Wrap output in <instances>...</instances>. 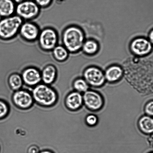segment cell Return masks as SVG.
<instances>
[{
    "label": "cell",
    "instance_id": "obj_1",
    "mask_svg": "<svg viewBox=\"0 0 153 153\" xmlns=\"http://www.w3.org/2000/svg\"><path fill=\"white\" fill-rule=\"evenodd\" d=\"M31 94L34 102L43 108H50L57 102V92L50 86L44 83H40L34 87Z\"/></svg>",
    "mask_w": 153,
    "mask_h": 153
},
{
    "label": "cell",
    "instance_id": "obj_2",
    "mask_svg": "<svg viewBox=\"0 0 153 153\" xmlns=\"http://www.w3.org/2000/svg\"><path fill=\"white\" fill-rule=\"evenodd\" d=\"M63 45L69 53H75L82 47L84 36L80 28L71 25L65 28L62 33Z\"/></svg>",
    "mask_w": 153,
    "mask_h": 153
},
{
    "label": "cell",
    "instance_id": "obj_3",
    "mask_svg": "<svg viewBox=\"0 0 153 153\" xmlns=\"http://www.w3.org/2000/svg\"><path fill=\"white\" fill-rule=\"evenodd\" d=\"M24 21L15 14L0 19V40L8 41L14 39L19 33Z\"/></svg>",
    "mask_w": 153,
    "mask_h": 153
},
{
    "label": "cell",
    "instance_id": "obj_4",
    "mask_svg": "<svg viewBox=\"0 0 153 153\" xmlns=\"http://www.w3.org/2000/svg\"><path fill=\"white\" fill-rule=\"evenodd\" d=\"M58 35L54 28L47 27L40 30L37 39L39 46L43 51H52L58 44Z\"/></svg>",
    "mask_w": 153,
    "mask_h": 153
},
{
    "label": "cell",
    "instance_id": "obj_5",
    "mask_svg": "<svg viewBox=\"0 0 153 153\" xmlns=\"http://www.w3.org/2000/svg\"><path fill=\"white\" fill-rule=\"evenodd\" d=\"M40 9L34 1L25 0L16 5L15 14L23 21H31L38 17Z\"/></svg>",
    "mask_w": 153,
    "mask_h": 153
},
{
    "label": "cell",
    "instance_id": "obj_6",
    "mask_svg": "<svg viewBox=\"0 0 153 153\" xmlns=\"http://www.w3.org/2000/svg\"><path fill=\"white\" fill-rule=\"evenodd\" d=\"M12 101L16 108L22 110L30 109L34 103L31 93L22 89L14 91L12 96Z\"/></svg>",
    "mask_w": 153,
    "mask_h": 153
},
{
    "label": "cell",
    "instance_id": "obj_7",
    "mask_svg": "<svg viewBox=\"0 0 153 153\" xmlns=\"http://www.w3.org/2000/svg\"><path fill=\"white\" fill-rule=\"evenodd\" d=\"M40 31L37 24L30 21H25L21 25L19 34L25 41L34 42L37 40Z\"/></svg>",
    "mask_w": 153,
    "mask_h": 153
},
{
    "label": "cell",
    "instance_id": "obj_8",
    "mask_svg": "<svg viewBox=\"0 0 153 153\" xmlns=\"http://www.w3.org/2000/svg\"><path fill=\"white\" fill-rule=\"evenodd\" d=\"M130 48L133 53L137 56H146L152 52L153 45L148 39L140 37L133 40Z\"/></svg>",
    "mask_w": 153,
    "mask_h": 153
},
{
    "label": "cell",
    "instance_id": "obj_9",
    "mask_svg": "<svg viewBox=\"0 0 153 153\" xmlns=\"http://www.w3.org/2000/svg\"><path fill=\"white\" fill-rule=\"evenodd\" d=\"M21 75L24 84L28 87L34 88L42 82L41 71L35 67L24 69Z\"/></svg>",
    "mask_w": 153,
    "mask_h": 153
},
{
    "label": "cell",
    "instance_id": "obj_10",
    "mask_svg": "<svg viewBox=\"0 0 153 153\" xmlns=\"http://www.w3.org/2000/svg\"><path fill=\"white\" fill-rule=\"evenodd\" d=\"M84 76L87 82L94 86H100L105 81V76L102 72L95 67L87 69L84 73Z\"/></svg>",
    "mask_w": 153,
    "mask_h": 153
},
{
    "label": "cell",
    "instance_id": "obj_11",
    "mask_svg": "<svg viewBox=\"0 0 153 153\" xmlns=\"http://www.w3.org/2000/svg\"><path fill=\"white\" fill-rule=\"evenodd\" d=\"M57 73L55 66L51 64L46 65L41 71L42 82L46 85H52L56 80Z\"/></svg>",
    "mask_w": 153,
    "mask_h": 153
},
{
    "label": "cell",
    "instance_id": "obj_12",
    "mask_svg": "<svg viewBox=\"0 0 153 153\" xmlns=\"http://www.w3.org/2000/svg\"><path fill=\"white\" fill-rule=\"evenodd\" d=\"M86 105L94 110L99 109L102 105V100L98 94L93 91H87L84 96Z\"/></svg>",
    "mask_w": 153,
    "mask_h": 153
},
{
    "label": "cell",
    "instance_id": "obj_13",
    "mask_svg": "<svg viewBox=\"0 0 153 153\" xmlns=\"http://www.w3.org/2000/svg\"><path fill=\"white\" fill-rule=\"evenodd\" d=\"M82 97L79 92L74 91L66 96L64 103L69 110L75 111L79 108L82 104Z\"/></svg>",
    "mask_w": 153,
    "mask_h": 153
},
{
    "label": "cell",
    "instance_id": "obj_14",
    "mask_svg": "<svg viewBox=\"0 0 153 153\" xmlns=\"http://www.w3.org/2000/svg\"><path fill=\"white\" fill-rule=\"evenodd\" d=\"M16 6L13 0H0V17H7L15 14Z\"/></svg>",
    "mask_w": 153,
    "mask_h": 153
},
{
    "label": "cell",
    "instance_id": "obj_15",
    "mask_svg": "<svg viewBox=\"0 0 153 153\" xmlns=\"http://www.w3.org/2000/svg\"><path fill=\"white\" fill-rule=\"evenodd\" d=\"M52 52L54 59L60 62L66 61L69 53L63 45H57L52 51Z\"/></svg>",
    "mask_w": 153,
    "mask_h": 153
},
{
    "label": "cell",
    "instance_id": "obj_16",
    "mask_svg": "<svg viewBox=\"0 0 153 153\" xmlns=\"http://www.w3.org/2000/svg\"><path fill=\"white\" fill-rule=\"evenodd\" d=\"M7 82L10 89L14 91L22 89L24 84L22 76L17 73L10 74L8 78Z\"/></svg>",
    "mask_w": 153,
    "mask_h": 153
},
{
    "label": "cell",
    "instance_id": "obj_17",
    "mask_svg": "<svg viewBox=\"0 0 153 153\" xmlns=\"http://www.w3.org/2000/svg\"><path fill=\"white\" fill-rule=\"evenodd\" d=\"M122 74V68L118 66L114 65L109 67L106 70L105 77L107 80L110 82H114L119 79Z\"/></svg>",
    "mask_w": 153,
    "mask_h": 153
},
{
    "label": "cell",
    "instance_id": "obj_18",
    "mask_svg": "<svg viewBox=\"0 0 153 153\" xmlns=\"http://www.w3.org/2000/svg\"><path fill=\"white\" fill-rule=\"evenodd\" d=\"M142 130L148 134L153 133V118L151 116H144L139 121Z\"/></svg>",
    "mask_w": 153,
    "mask_h": 153
},
{
    "label": "cell",
    "instance_id": "obj_19",
    "mask_svg": "<svg viewBox=\"0 0 153 153\" xmlns=\"http://www.w3.org/2000/svg\"><path fill=\"white\" fill-rule=\"evenodd\" d=\"M84 51L89 55L96 53L99 49V46L96 42L92 40H88L84 43L82 46Z\"/></svg>",
    "mask_w": 153,
    "mask_h": 153
},
{
    "label": "cell",
    "instance_id": "obj_20",
    "mask_svg": "<svg viewBox=\"0 0 153 153\" xmlns=\"http://www.w3.org/2000/svg\"><path fill=\"white\" fill-rule=\"evenodd\" d=\"M73 88L79 92H85L88 88V85L86 82L82 79H78L73 83Z\"/></svg>",
    "mask_w": 153,
    "mask_h": 153
},
{
    "label": "cell",
    "instance_id": "obj_21",
    "mask_svg": "<svg viewBox=\"0 0 153 153\" xmlns=\"http://www.w3.org/2000/svg\"><path fill=\"white\" fill-rule=\"evenodd\" d=\"M10 108L7 102L0 100V120L4 119L8 116Z\"/></svg>",
    "mask_w": 153,
    "mask_h": 153
},
{
    "label": "cell",
    "instance_id": "obj_22",
    "mask_svg": "<svg viewBox=\"0 0 153 153\" xmlns=\"http://www.w3.org/2000/svg\"><path fill=\"white\" fill-rule=\"evenodd\" d=\"M40 8H46L51 4L52 0H34Z\"/></svg>",
    "mask_w": 153,
    "mask_h": 153
},
{
    "label": "cell",
    "instance_id": "obj_23",
    "mask_svg": "<svg viewBox=\"0 0 153 153\" xmlns=\"http://www.w3.org/2000/svg\"><path fill=\"white\" fill-rule=\"evenodd\" d=\"M145 111L149 116L153 117V101L149 102L146 105Z\"/></svg>",
    "mask_w": 153,
    "mask_h": 153
},
{
    "label": "cell",
    "instance_id": "obj_24",
    "mask_svg": "<svg viewBox=\"0 0 153 153\" xmlns=\"http://www.w3.org/2000/svg\"><path fill=\"white\" fill-rule=\"evenodd\" d=\"M86 121L87 123L90 126H93L96 123L97 118L94 115H89L86 118Z\"/></svg>",
    "mask_w": 153,
    "mask_h": 153
},
{
    "label": "cell",
    "instance_id": "obj_25",
    "mask_svg": "<svg viewBox=\"0 0 153 153\" xmlns=\"http://www.w3.org/2000/svg\"><path fill=\"white\" fill-rule=\"evenodd\" d=\"M40 151L38 146L35 145H32L28 148L27 153H39Z\"/></svg>",
    "mask_w": 153,
    "mask_h": 153
},
{
    "label": "cell",
    "instance_id": "obj_26",
    "mask_svg": "<svg viewBox=\"0 0 153 153\" xmlns=\"http://www.w3.org/2000/svg\"><path fill=\"white\" fill-rule=\"evenodd\" d=\"M148 37V39L149 40L153 45V28L150 31Z\"/></svg>",
    "mask_w": 153,
    "mask_h": 153
},
{
    "label": "cell",
    "instance_id": "obj_27",
    "mask_svg": "<svg viewBox=\"0 0 153 153\" xmlns=\"http://www.w3.org/2000/svg\"><path fill=\"white\" fill-rule=\"evenodd\" d=\"M39 153H54L52 151L49 150H45L43 151H40Z\"/></svg>",
    "mask_w": 153,
    "mask_h": 153
},
{
    "label": "cell",
    "instance_id": "obj_28",
    "mask_svg": "<svg viewBox=\"0 0 153 153\" xmlns=\"http://www.w3.org/2000/svg\"><path fill=\"white\" fill-rule=\"evenodd\" d=\"M13 1H14L15 3H16V4H18L21 2H23V1H25V0H13Z\"/></svg>",
    "mask_w": 153,
    "mask_h": 153
},
{
    "label": "cell",
    "instance_id": "obj_29",
    "mask_svg": "<svg viewBox=\"0 0 153 153\" xmlns=\"http://www.w3.org/2000/svg\"><path fill=\"white\" fill-rule=\"evenodd\" d=\"M148 153H153V151H152V152H150Z\"/></svg>",
    "mask_w": 153,
    "mask_h": 153
}]
</instances>
